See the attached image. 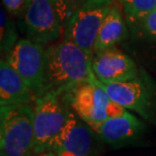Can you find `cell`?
Listing matches in <instances>:
<instances>
[{"label": "cell", "mask_w": 156, "mask_h": 156, "mask_svg": "<svg viewBox=\"0 0 156 156\" xmlns=\"http://www.w3.org/2000/svg\"><path fill=\"white\" fill-rule=\"evenodd\" d=\"M48 91L68 94L94 76L92 56L72 41L64 39L46 48Z\"/></svg>", "instance_id": "obj_1"}, {"label": "cell", "mask_w": 156, "mask_h": 156, "mask_svg": "<svg viewBox=\"0 0 156 156\" xmlns=\"http://www.w3.org/2000/svg\"><path fill=\"white\" fill-rule=\"evenodd\" d=\"M35 108L32 104L0 108V145L8 156H30L35 141Z\"/></svg>", "instance_id": "obj_2"}, {"label": "cell", "mask_w": 156, "mask_h": 156, "mask_svg": "<svg viewBox=\"0 0 156 156\" xmlns=\"http://www.w3.org/2000/svg\"><path fill=\"white\" fill-rule=\"evenodd\" d=\"M35 141L32 153L55 150L69 120L71 111L60 95L48 91L35 101Z\"/></svg>", "instance_id": "obj_3"}, {"label": "cell", "mask_w": 156, "mask_h": 156, "mask_svg": "<svg viewBox=\"0 0 156 156\" xmlns=\"http://www.w3.org/2000/svg\"><path fill=\"white\" fill-rule=\"evenodd\" d=\"M68 94L74 113L92 130L108 119L120 116L127 111L108 96L95 75Z\"/></svg>", "instance_id": "obj_4"}, {"label": "cell", "mask_w": 156, "mask_h": 156, "mask_svg": "<svg viewBox=\"0 0 156 156\" xmlns=\"http://www.w3.org/2000/svg\"><path fill=\"white\" fill-rule=\"evenodd\" d=\"M114 5L113 0H81L64 24V39L72 41L93 56L99 27Z\"/></svg>", "instance_id": "obj_5"}, {"label": "cell", "mask_w": 156, "mask_h": 156, "mask_svg": "<svg viewBox=\"0 0 156 156\" xmlns=\"http://www.w3.org/2000/svg\"><path fill=\"white\" fill-rule=\"evenodd\" d=\"M5 60L23 78L36 98L48 92L45 47L30 39L20 40L5 56Z\"/></svg>", "instance_id": "obj_6"}, {"label": "cell", "mask_w": 156, "mask_h": 156, "mask_svg": "<svg viewBox=\"0 0 156 156\" xmlns=\"http://www.w3.org/2000/svg\"><path fill=\"white\" fill-rule=\"evenodd\" d=\"M23 21L27 39L43 47L58 42L64 32L60 15L50 0H33Z\"/></svg>", "instance_id": "obj_7"}, {"label": "cell", "mask_w": 156, "mask_h": 156, "mask_svg": "<svg viewBox=\"0 0 156 156\" xmlns=\"http://www.w3.org/2000/svg\"><path fill=\"white\" fill-rule=\"evenodd\" d=\"M91 65L95 77L101 83L125 82L140 76L133 59L116 47L94 54Z\"/></svg>", "instance_id": "obj_8"}, {"label": "cell", "mask_w": 156, "mask_h": 156, "mask_svg": "<svg viewBox=\"0 0 156 156\" xmlns=\"http://www.w3.org/2000/svg\"><path fill=\"white\" fill-rule=\"evenodd\" d=\"M101 85L108 96L126 110L135 112L145 120L152 118L150 88L141 76L125 82L101 83Z\"/></svg>", "instance_id": "obj_9"}, {"label": "cell", "mask_w": 156, "mask_h": 156, "mask_svg": "<svg viewBox=\"0 0 156 156\" xmlns=\"http://www.w3.org/2000/svg\"><path fill=\"white\" fill-rule=\"evenodd\" d=\"M95 132L71 112L55 151L58 156H98Z\"/></svg>", "instance_id": "obj_10"}, {"label": "cell", "mask_w": 156, "mask_h": 156, "mask_svg": "<svg viewBox=\"0 0 156 156\" xmlns=\"http://www.w3.org/2000/svg\"><path fill=\"white\" fill-rule=\"evenodd\" d=\"M145 129L144 123L128 111L120 116L110 118L93 131L101 141L108 144L118 145L126 143L141 135Z\"/></svg>", "instance_id": "obj_11"}, {"label": "cell", "mask_w": 156, "mask_h": 156, "mask_svg": "<svg viewBox=\"0 0 156 156\" xmlns=\"http://www.w3.org/2000/svg\"><path fill=\"white\" fill-rule=\"evenodd\" d=\"M36 96L23 78L7 61L0 62V105L32 104Z\"/></svg>", "instance_id": "obj_12"}, {"label": "cell", "mask_w": 156, "mask_h": 156, "mask_svg": "<svg viewBox=\"0 0 156 156\" xmlns=\"http://www.w3.org/2000/svg\"><path fill=\"white\" fill-rule=\"evenodd\" d=\"M127 36V27L121 9L115 4L102 21L96 36L93 55L111 48L122 42Z\"/></svg>", "instance_id": "obj_13"}, {"label": "cell", "mask_w": 156, "mask_h": 156, "mask_svg": "<svg viewBox=\"0 0 156 156\" xmlns=\"http://www.w3.org/2000/svg\"><path fill=\"white\" fill-rule=\"evenodd\" d=\"M124 13L130 23H141L156 11V0H121Z\"/></svg>", "instance_id": "obj_14"}, {"label": "cell", "mask_w": 156, "mask_h": 156, "mask_svg": "<svg viewBox=\"0 0 156 156\" xmlns=\"http://www.w3.org/2000/svg\"><path fill=\"white\" fill-rule=\"evenodd\" d=\"M0 13H1L0 44H1V51H4L6 56L20 40H17V33L15 30V26L13 21L7 15V11L2 7Z\"/></svg>", "instance_id": "obj_15"}, {"label": "cell", "mask_w": 156, "mask_h": 156, "mask_svg": "<svg viewBox=\"0 0 156 156\" xmlns=\"http://www.w3.org/2000/svg\"><path fill=\"white\" fill-rule=\"evenodd\" d=\"M33 0H2L4 9L12 16L23 18Z\"/></svg>", "instance_id": "obj_16"}, {"label": "cell", "mask_w": 156, "mask_h": 156, "mask_svg": "<svg viewBox=\"0 0 156 156\" xmlns=\"http://www.w3.org/2000/svg\"><path fill=\"white\" fill-rule=\"evenodd\" d=\"M57 9L63 26L67 23L81 0H50Z\"/></svg>", "instance_id": "obj_17"}, {"label": "cell", "mask_w": 156, "mask_h": 156, "mask_svg": "<svg viewBox=\"0 0 156 156\" xmlns=\"http://www.w3.org/2000/svg\"><path fill=\"white\" fill-rule=\"evenodd\" d=\"M141 23H142L143 27H144L145 32L147 33L151 38L156 40V11L147 15Z\"/></svg>", "instance_id": "obj_18"}, {"label": "cell", "mask_w": 156, "mask_h": 156, "mask_svg": "<svg viewBox=\"0 0 156 156\" xmlns=\"http://www.w3.org/2000/svg\"><path fill=\"white\" fill-rule=\"evenodd\" d=\"M30 156H58L55 150H46L38 153H32Z\"/></svg>", "instance_id": "obj_19"}, {"label": "cell", "mask_w": 156, "mask_h": 156, "mask_svg": "<svg viewBox=\"0 0 156 156\" xmlns=\"http://www.w3.org/2000/svg\"><path fill=\"white\" fill-rule=\"evenodd\" d=\"M0 156H8V155L6 154L4 151H2V150H1V151H0Z\"/></svg>", "instance_id": "obj_20"}]
</instances>
